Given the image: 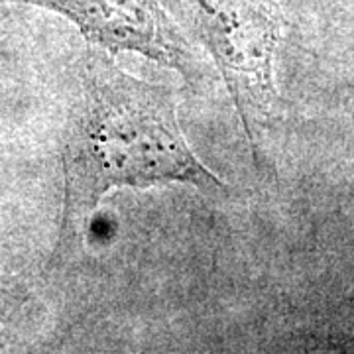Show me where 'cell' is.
<instances>
[{"mask_svg": "<svg viewBox=\"0 0 354 354\" xmlns=\"http://www.w3.org/2000/svg\"><path fill=\"white\" fill-rule=\"evenodd\" d=\"M193 22L207 38L209 46L221 55L223 64L232 65L236 53L248 48L270 64L276 22L268 0H187Z\"/></svg>", "mask_w": 354, "mask_h": 354, "instance_id": "3", "label": "cell"}, {"mask_svg": "<svg viewBox=\"0 0 354 354\" xmlns=\"http://www.w3.org/2000/svg\"><path fill=\"white\" fill-rule=\"evenodd\" d=\"M64 228H87L104 193L116 187L189 183L221 193L225 183L193 153L164 87L128 75L93 53L64 146Z\"/></svg>", "mask_w": 354, "mask_h": 354, "instance_id": "1", "label": "cell"}, {"mask_svg": "<svg viewBox=\"0 0 354 354\" xmlns=\"http://www.w3.org/2000/svg\"><path fill=\"white\" fill-rule=\"evenodd\" d=\"M71 18L106 50L136 51L158 64L195 75V57L158 0H22Z\"/></svg>", "mask_w": 354, "mask_h": 354, "instance_id": "2", "label": "cell"}]
</instances>
